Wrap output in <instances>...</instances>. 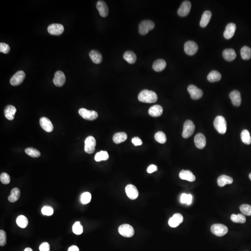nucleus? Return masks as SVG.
<instances>
[{
	"label": "nucleus",
	"mask_w": 251,
	"mask_h": 251,
	"mask_svg": "<svg viewBox=\"0 0 251 251\" xmlns=\"http://www.w3.org/2000/svg\"><path fill=\"white\" fill-rule=\"evenodd\" d=\"M123 58L127 62L130 64H135L136 61L137 57L134 52L128 51L126 52L123 55Z\"/></svg>",
	"instance_id": "nucleus-29"
},
{
	"label": "nucleus",
	"mask_w": 251,
	"mask_h": 251,
	"mask_svg": "<svg viewBox=\"0 0 251 251\" xmlns=\"http://www.w3.org/2000/svg\"><path fill=\"white\" fill-rule=\"evenodd\" d=\"M193 196L192 195L183 194L181 197V202L183 204H187V205H190L192 202Z\"/></svg>",
	"instance_id": "nucleus-40"
},
{
	"label": "nucleus",
	"mask_w": 251,
	"mask_h": 251,
	"mask_svg": "<svg viewBox=\"0 0 251 251\" xmlns=\"http://www.w3.org/2000/svg\"><path fill=\"white\" fill-rule=\"evenodd\" d=\"M40 124L42 129L46 132H50L53 130V125L48 118L44 117L41 118L40 120Z\"/></svg>",
	"instance_id": "nucleus-16"
},
{
	"label": "nucleus",
	"mask_w": 251,
	"mask_h": 251,
	"mask_svg": "<svg viewBox=\"0 0 251 251\" xmlns=\"http://www.w3.org/2000/svg\"><path fill=\"white\" fill-rule=\"evenodd\" d=\"M20 195H21V192L18 188H14L11 190V194L9 197V201L10 202H15L18 201V199L20 198Z\"/></svg>",
	"instance_id": "nucleus-31"
},
{
	"label": "nucleus",
	"mask_w": 251,
	"mask_h": 251,
	"mask_svg": "<svg viewBox=\"0 0 251 251\" xmlns=\"http://www.w3.org/2000/svg\"><path fill=\"white\" fill-rule=\"evenodd\" d=\"M233 182V179L230 176L225 175H221L218 178L217 183L218 186L224 187L226 184H231Z\"/></svg>",
	"instance_id": "nucleus-27"
},
{
	"label": "nucleus",
	"mask_w": 251,
	"mask_h": 251,
	"mask_svg": "<svg viewBox=\"0 0 251 251\" xmlns=\"http://www.w3.org/2000/svg\"><path fill=\"white\" fill-rule=\"evenodd\" d=\"M96 146V140L95 138L92 136H89L85 140V147L84 150L86 153L91 154L95 151Z\"/></svg>",
	"instance_id": "nucleus-6"
},
{
	"label": "nucleus",
	"mask_w": 251,
	"mask_h": 251,
	"mask_svg": "<svg viewBox=\"0 0 251 251\" xmlns=\"http://www.w3.org/2000/svg\"><path fill=\"white\" fill-rule=\"evenodd\" d=\"M91 198H92V196H91L90 193L88 192H85L81 194V201L83 204H87L90 202Z\"/></svg>",
	"instance_id": "nucleus-42"
},
{
	"label": "nucleus",
	"mask_w": 251,
	"mask_h": 251,
	"mask_svg": "<svg viewBox=\"0 0 251 251\" xmlns=\"http://www.w3.org/2000/svg\"><path fill=\"white\" fill-rule=\"evenodd\" d=\"M249 178H250V180H251V173L250 174H249Z\"/></svg>",
	"instance_id": "nucleus-55"
},
{
	"label": "nucleus",
	"mask_w": 251,
	"mask_h": 251,
	"mask_svg": "<svg viewBox=\"0 0 251 251\" xmlns=\"http://www.w3.org/2000/svg\"><path fill=\"white\" fill-rule=\"evenodd\" d=\"M25 73L23 71H19L15 74L10 79V84L13 86L20 85L24 81L25 78Z\"/></svg>",
	"instance_id": "nucleus-11"
},
{
	"label": "nucleus",
	"mask_w": 251,
	"mask_h": 251,
	"mask_svg": "<svg viewBox=\"0 0 251 251\" xmlns=\"http://www.w3.org/2000/svg\"><path fill=\"white\" fill-rule=\"evenodd\" d=\"M155 140L160 144H164L167 142V137L165 134L161 131L158 132L154 136Z\"/></svg>",
	"instance_id": "nucleus-38"
},
{
	"label": "nucleus",
	"mask_w": 251,
	"mask_h": 251,
	"mask_svg": "<svg viewBox=\"0 0 251 251\" xmlns=\"http://www.w3.org/2000/svg\"><path fill=\"white\" fill-rule=\"evenodd\" d=\"M79 114L83 119L89 121H93L98 118L97 112L93 110H88L87 109L82 108L79 110Z\"/></svg>",
	"instance_id": "nucleus-8"
},
{
	"label": "nucleus",
	"mask_w": 251,
	"mask_h": 251,
	"mask_svg": "<svg viewBox=\"0 0 251 251\" xmlns=\"http://www.w3.org/2000/svg\"><path fill=\"white\" fill-rule=\"evenodd\" d=\"M191 8V2L185 1L182 2L178 10V14L180 16L184 17L188 15Z\"/></svg>",
	"instance_id": "nucleus-13"
},
{
	"label": "nucleus",
	"mask_w": 251,
	"mask_h": 251,
	"mask_svg": "<svg viewBox=\"0 0 251 251\" xmlns=\"http://www.w3.org/2000/svg\"><path fill=\"white\" fill-rule=\"evenodd\" d=\"M230 98L232 102V104L236 107H239L241 103V95L238 90H233L231 92L229 95Z\"/></svg>",
	"instance_id": "nucleus-20"
},
{
	"label": "nucleus",
	"mask_w": 251,
	"mask_h": 251,
	"mask_svg": "<svg viewBox=\"0 0 251 251\" xmlns=\"http://www.w3.org/2000/svg\"><path fill=\"white\" fill-rule=\"evenodd\" d=\"M128 138L125 132H120L116 133L113 136V141L116 144H120L125 142Z\"/></svg>",
	"instance_id": "nucleus-30"
},
{
	"label": "nucleus",
	"mask_w": 251,
	"mask_h": 251,
	"mask_svg": "<svg viewBox=\"0 0 251 251\" xmlns=\"http://www.w3.org/2000/svg\"><path fill=\"white\" fill-rule=\"evenodd\" d=\"M40 251H50V246L48 242H43L39 247Z\"/></svg>",
	"instance_id": "nucleus-48"
},
{
	"label": "nucleus",
	"mask_w": 251,
	"mask_h": 251,
	"mask_svg": "<svg viewBox=\"0 0 251 251\" xmlns=\"http://www.w3.org/2000/svg\"><path fill=\"white\" fill-rule=\"evenodd\" d=\"M179 177L181 180H186L190 182L195 181L196 179L195 176L193 174L192 172L189 170H183L181 171Z\"/></svg>",
	"instance_id": "nucleus-21"
},
{
	"label": "nucleus",
	"mask_w": 251,
	"mask_h": 251,
	"mask_svg": "<svg viewBox=\"0 0 251 251\" xmlns=\"http://www.w3.org/2000/svg\"><path fill=\"white\" fill-rule=\"evenodd\" d=\"M42 214L45 215L51 216L53 214V210L51 207L44 206L42 209Z\"/></svg>",
	"instance_id": "nucleus-45"
},
{
	"label": "nucleus",
	"mask_w": 251,
	"mask_h": 251,
	"mask_svg": "<svg viewBox=\"0 0 251 251\" xmlns=\"http://www.w3.org/2000/svg\"><path fill=\"white\" fill-rule=\"evenodd\" d=\"M118 231L120 234L125 237H132L135 234L134 228L129 224H123L120 225Z\"/></svg>",
	"instance_id": "nucleus-7"
},
{
	"label": "nucleus",
	"mask_w": 251,
	"mask_h": 251,
	"mask_svg": "<svg viewBox=\"0 0 251 251\" xmlns=\"http://www.w3.org/2000/svg\"><path fill=\"white\" fill-rule=\"evenodd\" d=\"M25 153L30 157L38 158L41 156V153L38 150L32 147H29L25 150Z\"/></svg>",
	"instance_id": "nucleus-39"
},
{
	"label": "nucleus",
	"mask_w": 251,
	"mask_h": 251,
	"mask_svg": "<svg viewBox=\"0 0 251 251\" xmlns=\"http://www.w3.org/2000/svg\"><path fill=\"white\" fill-rule=\"evenodd\" d=\"M240 211L242 214L247 216H251V206L248 204H243L240 207Z\"/></svg>",
	"instance_id": "nucleus-43"
},
{
	"label": "nucleus",
	"mask_w": 251,
	"mask_h": 251,
	"mask_svg": "<svg viewBox=\"0 0 251 251\" xmlns=\"http://www.w3.org/2000/svg\"><path fill=\"white\" fill-rule=\"evenodd\" d=\"M66 81V76L64 74L60 71H58L54 74L53 82L57 87H60L64 84Z\"/></svg>",
	"instance_id": "nucleus-15"
},
{
	"label": "nucleus",
	"mask_w": 251,
	"mask_h": 251,
	"mask_svg": "<svg viewBox=\"0 0 251 251\" xmlns=\"http://www.w3.org/2000/svg\"><path fill=\"white\" fill-rule=\"evenodd\" d=\"M132 143L136 146L142 145L143 144V142L140 138L138 137H135L132 139Z\"/></svg>",
	"instance_id": "nucleus-50"
},
{
	"label": "nucleus",
	"mask_w": 251,
	"mask_h": 251,
	"mask_svg": "<svg viewBox=\"0 0 251 251\" xmlns=\"http://www.w3.org/2000/svg\"><path fill=\"white\" fill-rule=\"evenodd\" d=\"M211 17V13L209 10L205 11L202 15L201 19L200 21V26L202 28H205L208 24Z\"/></svg>",
	"instance_id": "nucleus-26"
},
{
	"label": "nucleus",
	"mask_w": 251,
	"mask_h": 251,
	"mask_svg": "<svg viewBox=\"0 0 251 251\" xmlns=\"http://www.w3.org/2000/svg\"><path fill=\"white\" fill-rule=\"evenodd\" d=\"M240 136L241 140L246 145L251 144V137L250 136V132L247 130L245 129L242 131Z\"/></svg>",
	"instance_id": "nucleus-33"
},
{
	"label": "nucleus",
	"mask_w": 251,
	"mask_h": 251,
	"mask_svg": "<svg viewBox=\"0 0 251 251\" xmlns=\"http://www.w3.org/2000/svg\"><path fill=\"white\" fill-rule=\"evenodd\" d=\"M173 217L174 218L175 221L177 222L179 225L181 224V223H182L183 221V216L180 214H175L173 216Z\"/></svg>",
	"instance_id": "nucleus-49"
},
{
	"label": "nucleus",
	"mask_w": 251,
	"mask_h": 251,
	"mask_svg": "<svg viewBox=\"0 0 251 251\" xmlns=\"http://www.w3.org/2000/svg\"><path fill=\"white\" fill-rule=\"evenodd\" d=\"M207 78L208 80L210 82H216L219 81L221 79L222 75L217 71L213 70L209 74Z\"/></svg>",
	"instance_id": "nucleus-32"
},
{
	"label": "nucleus",
	"mask_w": 251,
	"mask_h": 251,
	"mask_svg": "<svg viewBox=\"0 0 251 251\" xmlns=\"http://www.w3.org/2000/svg\"><path fill=\"white\" fill-rule=\"evenodd\" d=\"M6 239L7 235L5 231L1 230H0V246H4L6 244Z\"/></svg>",
	"instance_id": "nucleus-46"
},
{
	"label": "nucleus",
	"mask_w": 251,
	"mask_h": 251,
	"mask_svg": "<svg viewBox=\"0 0 251 251\" xmlns=\"http://www.w3.org/2000/svg\"><path fill=\"white\" fill-rule=\"evenodd\" d=\"M240 53L243 59H250L251 58V49L247 46H243L240 50Z\"/></svg>",
	"instance_id": "nucleus-35"
},
{
	"label": "nucleus",
	"mask_w": 251,
	"mask_h": 251,
	"mask_svg": "<svg viewBox=\"0 0 251 251\" xmlns=\"http://www.w3.org/2000/svg\"><path fill=\"white\" fill-rule=\"evenodd\" d=\"M187 90L193 100H198L202 97L203 91L195 85H189L188 87Z\"/></svg>",
	"instance_id": "nucleus-10"
},
{
	"label": "nucleus",
	"mask_w": 251,
	"mask_h": 251,
	"mask_svg": "<svg viewBox=\"0 0 251 251\" xmlns=\"http://www.w3.org/2000/svg\"><path fill=\"white\" fill-rule=\"evenodd\" d=\"M16 112V108L12 105H8L4 109V115L7 119L9 121L14 120L15 114Z\"/></svg>",
	"instance_id": "nucleus-22"
},
{
	"label": "nucleus",
	"mask_w": 251,
	"mask_h": 251,
	"mask_svg": "<svg viewBox=\"0 0 251 251\" xmlns=\"http://www.w3.org/2000/svg\"><path fill=\"white\" fill-rule=\"evenodd\" d=\"M231 219L234 222L239 223H244L246 222V218L242 214L237 215L233 214L231 216Z\"/></svg>",
	"instance_id": "nucleus-37"
},
{
	"label": "nucleus",
	"mask_w": 251,
	"mask_h": 251,
	"mask_svg": "<svg viewBox=\"0 0 251 251\" xmlns=\"http://www.w3.org/2000/svg\"><path fill=\"white\" fill-rule=\"evenodd\" d=\"M0 180H1V181L2 184L7 185V184H9L10 183V176L8 174L6 173H3L1 174Z\"/></svg>",
	"instance_id": "nucleus-44"
},
{
	"label": "nucleus",
	"mask_w": 251,
	"mask_h": 251,
	"mask_svg": "<svg viewBox=\"0 0 251 251\" xmlns=\"http://www.w3.org/2000/svg\"><path fill=\"white\" fill-rule=\"evenodd\" d=\"M10 48L9 46L5 43H0V51L5 54L9 53L10 51Z\"/></svg>",
	"instance_id": "nucleus-47"
},
{
	"label": "nucleus",
	"mask_w": 251,
	"mask_h": 251,
	"mask_svg": "<svg viewBox=\"0 0 251 251\" xmlns=\"http://www.w3.org/2000/svg\"><path fill=\"white\" fill-rule=\"evenodd\" d=\"M223 56L225 60L231 61L236 57V53L233 49H226L223 52Z\"/></svg>",
	"instance_id": "nucleus-28"
},
{
	"label": "nucleus",
	"mask_w": 251,
	"mask_h": 251,
	"mask_svg": "<svg viewBox=\"0 0 251 251\" xmlns=\"http://www.w3.org/2000/svg\"><path fill=\"white\" fill-rule=\"evenodd\" d=\"M158 168L155 165H151L150 166L148 167L147 169V172L148 173L152 174L153 172H156L157 171Z\"/></svg>",
	"instance_id": "nucleus-52"
},
{
	"label": "nucleus",
	"mask_w": 251,
	"mask_h": 251,
	"mask_svg": "<svg viewBox=\"0 0 251 251\" xmlns=\"http://www.w3.org/2000/svg\"><path fill=\"white\" fill-rule=\"evenodd\" d=\"M236 29V26L233 23H230L227 24L224 32V36L226 39H230L235 34Z\"/></svg>",
	"instance_id": "nucleus-17"
},
{
	"label": "nucleus",
	"mask_w": 251,
	"mask_h": 251,
	"mask_svg": "<svg viewBox=\"0 0 251 251\" xmlns=\"http://www.w3.org/2000/svg\"><path fill=\"white\" fill-rule=\"evenodd\" d=\"M194 143L196 146L199 149H203L206 145V139L205 136L202 133H198L194 137Z\"/></svg>",
	"instance_id": "nucleus-18"
},
{
	"label": "nucleus",
	"mask_w": 251,
	"mask_h": 251,
	"mask_svg": "<svg viewBox=\"0 0 251 251\" xmlns=\"http://www.w3.org/2000/svg\"><path fill=\"white\" fill-rule=\"evenodd\" d=\"M155 27V24L151 20H144L140 23L139 26V32L142 35H145L150 31L153 29Z\"/></svg>",
	"instance_id": "nucleus-3"
},
{
	"label": "nucleus",
	"mask_w": 251,
	"mask_h": 251,
	"mask_svg": "<svg viewBox=\"0 0 251 251\" xmlns=\"http://www.w3.org/2000/svg\"><path fill=\"white\" fill-rule=\"evenodd\" d=\"M73 232L76 235H80L83 232V227L79 222H76L72 227Z\"/></svg>",
	"instance_id": "nucleus-41"
},
{
	"label": "nucleus",
	"mask_w": 251,
	"mask_h": 251,
	"mask_svg": "<svg viewBox=\"0 0 251 251\" xmlns=\"http://www.w3.org/2000/svg\"><path fill=\"white\" fill-rule=\"evenodd\" d=\"M24 251H33V250H32V249H31V248H29V247H28V248H26V249H25V250H24Z\"/></svg>",
	"instance_id": "nucleus-54"
},
{
	"label": "nucleus",
	"mask_w": 251,
	"mask_h": 251,
	"mask_svg": "<svg viewBox=\"0 0 251 251\" xmlns=\"http://www.w3.org/2000/svg\"><path fill=\"white\" fill-rule=\"evenodd\" d=\"M97 9L102 17H106L108 14V8L107 4L103 1H99L96 4Z\"/></svg>",
	"instance_id": "nucleus-19"
},
{
	"label": "nucleus",
	"mask_w": 251,
	"mask_h": 251,
	"mask_svg": "<svg viewBox=\"0 0 251 251\" xmlns=\"http://www.w3.org/2000/svg\"><path fill=\"white\" fill-rule=\"evenodd\" d=\"M108 153L107 151H101L100 152L97 153L95 157V161L97 162H99L101 160H108Z\"/></svg>",
	"instance_id": "nucleus-36"
},
{
	"label": "nucleus",
	"mask_w": 251,
	"mask_h": 251,
	"mask_svg": "<svg viewBox=\"0 0 251 251\" xmlns=\"http://www.w3.org/2000/svg\"><path fill=\"white\" fill-rule=\"evenodd\" d=\"M138 98L140 101L147 103H154L158 100L157 95L155 92L147 89L141 91Z\"/></svg>",
	"instance_id": "nucleus-1"
},
{
	"label": "nucleus",
	"mask_w": 251,
	"mask_h": 251,
	"mask_svg": "<svg viewBox=\"0 0 251 251\" xmlns=\"http://www.w3.org/2000/svg\"><path fill=\"white\" fill-rule=\"evenodd\" d=\"M198 50V45L194 41H188L184 44V51L188 55H194L197 53Z\"/></svg>",
	"instance_id": "nucleus-9"
},
{
	"label": "nucleus",
	"mask_w": 251,
	"mask_h": 251,
	"mask_svg": "<svg viewBox=\"0 0 251 251\" xmlns=\"http://www.w3.org/2000/svg\"><path fill=\"white\" fill-rule=\"evenodd\" d=\"M64 27L60 24L54 23L50 25L48 27V32L50 34L53 36H59L64 32Z\"/></svg>",
	"instance_id": "nucleus-12"
},
{
	"label": "nucleus",
	"mask_w": 251,
	"mask_h": 251,
	"mask_svg": "<svg viewBox=\"0 0 251 251\" xmlns=\"http://www.w3.org/2000/svg\"><path fill=\"white\" fill-rule=\"evenodd\" d=\"M195 129V127L193 122L191 120H187L185 122L183 126L182 137L186 139L190 137L194 134Z\"/></svg>",
	"instance_id": "nucleus-4"
},
{
	"label": "nucleus",
	"mask_w": 251,
	"mask_h": 251,
	"mask_svg": "<svg viewBox=\"0 0 251 251\" xmlns=\"http://www.w3.org/2000/svg\"><path fill=\"white\" fill-rule=\"evenodd\" d=\"M89 57L95 64H100L102 61V56L98 51L92 50L89 53Z\"/></svg>",
	"instance_id": "nucleus-25"
},
{
	"label": "nucleus",
	"mask_w": 251,
	"mask_h": 251,
	"mask_svg": "<svg viewBox=\"0 0 251 251\" xmlns=\"http://www.w3.org/2000/svg\"><path fill=\"white\" fill-rule=\"evenodd\" d=\"M163 111V108L161 106L155 105L150 108L148 110V114L151 116L157 117L161 115Z\"/></svg>",
	"instance_id": "nucleus-23"
},
{
	"label": "nucleus",
	"mask_w": 251,
	"mask_h": 251,
	"mask_svg": "<svg viewBox=\"0 0 251 251\" xmlns=\"http://www.w3.org/2000/svg\"><path fill=\"white\" fill-rule=\"evenodd\" d=\"M214 126L219 134H224L227 130L226 120L222 116H218L214 121Z\"/></svg>",
	"instance_id": "nucleus-2"
},
{
	"label": "nucleus",
	"mask_w": 251,
	"mask_h": 251,
	"mask_svg": "<svg viewBox=\"0 0 251 251\" xmlns=\"http://www.w3.org/2000/svg\"><path fill=\"white\" fill-rule=\"evenodd\" d=\"M167 63L163 59H158L153 62V68L156 72H161L166 68Z\"/></svg>",
	"instance_id": "nucleus-24"
},
{
	"label": "nucleus",
	"mask_w": 251,
	"mask_h": 251,
	"mask_svg": "<svg viewBox=\"0 0 251 251\" xmlns=\"http://www.w3.org/2000/svg\"><path fill=\"white\" fill-rule=\"evenodd\" d=\"M125 191L128 197L131 200H136L138 197V191L134 185L132 184L127 185L126 187Z\"/></svg>",
	"instance_id": "nucleus-14"
},
{
	"label": "nucleus",
	"mask_w": 251,
	"mask_h": 251,
	"mask_svg": "<svg viewBox=\"0 0 251 251\" xmlns=\"http://www.w3.org/2000/svg\"><path fill=\"white\" fill-rule=\"evenodd\" d=\"M211 231L216 236L222 237L227 233L228 229L225 225L222 224H215L211 225Z\"/></svg>",
	"instance_id": "nucleus-5"
},
{
	"label": "nucleus",
	"mask_w": 251,
	"mask_h": 251,
	"mask_svg": "<svg viewBox=\"0 0 251 251\" xmlns=\"http://www.w3.org/2000/svg\"><path fill=\"white\" fill-rule=\"evenodd\" d=\"M168 224L170 225V226L172 227H176L179 225V224L177 223V222L175 221L173 217L169 218V221H168Z\"/></svg>",
	"instance_id": "nucleus-51"
},
{
	"label": "nucleus",
	"mask_w": 251,
	"mask_h": 251,
	"mask_svg": "<svg viewBox=\"0 0 251 251\" xmlns=\"http://www.w3.org/2000/svg\"><path fill=\"white\" fill-rule=\"evenodd\" d=\"M16 223L19 227L24 229L27 227L29 224L28 218L25 216L19 215L16 218Z\"/></svg>",
	"instance_id": "nucleus-34"
},
{
	"label": "nucleus",
	"mask_w": 251,
	"mask_h": 251,
	"mask_svg": "<svg viewBox=\"0 0 251 251\" xmlns=\"http://www.w3.org/2000/svg\"><path fill=\"white\" fill-rule=\"evenodd\" d=\"M68 251H79V249L76 246H72L68 248Z\"/></svg>",
	"instance_id": "nucleus-53"
}]
</instances>
